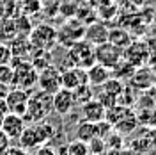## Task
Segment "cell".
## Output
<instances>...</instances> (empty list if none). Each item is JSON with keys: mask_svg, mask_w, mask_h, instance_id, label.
<instances>
[{"mask_svg": "<svg viewBox=\"0 0 156 155\" xmlns=\"http://www.w3.org/2000/svg\"><path fill=\"white\" fill-rule=\"evenodd\" d=\"M51 111H53V95L39 89L37 93H30L23 119L27 123H39V121L46 119Z\"/></svg>", "mask_w": 156, "mask_h": 155, "instance_id": "cell-1", "label": "cell"}, {"mask_svg": "<svg viewBox=\"0 0 156 155\" xmlns=\"http://www.w3.org/2000/svg\"><path fill=\"white\" fill-rule=\"evenodd\" d=\"M9 64L14 70V75H12V86L14 87L30 91L34 86H37V70L32 66L30 61L12 57Z\"/></svg>", "mask_w": 156, "mask_h": 155, "instance_id": "cell-2", "label": "cell"}, {"mask_svg": "<svg viewBox=\"0 0 156 155\" xmlns=\"http://www.w3.org/2000/svg\"><path fill=\"white\" fill-rule=\"evenodd\" d=\"M68 62L75 68H90L96 59H94V45H90L85 39H80L75 45H71L68 52Z\"/></svg>", "mask_w": 156, "mask_h": 155, "instance_id": "cell-3", "label": "cell"}, {"mask_svg": "<svg viewBox=\"0 0 156 155\" xmlns=\"http://www.w3.org/2000/svg\"><path fill=\"white\" fill-rule=\"evenodd\" d=\"M94 59H96L98 64L112 70L122 61V50L107 41V43H101V45L94 47Z\"/></svg>", "mask_w": 156, "mask_h": 155, "instance_id": "cell-4", "label": "cell"}, {"mask_svg": "<svg viewBox=\"0 0 156 155\" xmlns=\"http://www.w3.org/2000/svg\"><path fill=\"white\" fill-rule=\"evenodd\" d=\"M30 45L32 47H37L39 50H48L55 45L57 41V30L53 29L51 25H37L30 30Z\"/></svg>", "mask_w": 156, "mask_h": 155, "instance_id": "cell-5", "label": "cell"}, {"mask_svg": "<svg viewBox=\"0 0 156 155\" xmlns=\"http://www.w3.org/2000/svg\"><path fill=\"white\" fill-rule=\"evenodd\" d=\"M37 86L41 91H46L50 95L57 93L62 87L60 82V70H57L55 66H48V68L41 70L37 73Z\"/></svg>", "mask_w": 156, "mask_h": 155, "instance_id": "cell-6", "label": "cell"}, {"mask_svg": "<svg viewBox=\"0 0 156 155\" xmlns=\"http://www.w3.org/2000/svg\"><path fill=\"white\" fill-rule=\"evenodd\" d=\"M29 98H30V91L20 89V87H12V89H9V93H7V96H5L4 102H5V105L9 109V112L23 116L25 111H27Z\"/></svg>", "mask_w": 156, "mask_h": 155, "instance_id": "cell-7", "label": "cell"}, {"mask_svg": "<svg viewBox=\"0 0 156 155\" xmlns=\"http://www.w3.org/2000/svg\"><path fill=\"white\" fill-rule=\"evenodd\" d=\"M18 143L21 148H25V150H36L37 146H43L46 145L44 143V137L41 134V130H39L37 123H30L23 128V132H21V136L18 137Z\"/></svg>", "mask_w": 156, "mask_h": 155, "instance_id": "cell-8", "label": "cell"}, {"mask_svg": "<svg viewBox=\"0 0 156 155\" xmlns=\"http://www.w3.org/2000/svg\"><path fill=\"white\" fill-rule=\"evenodd\" d=\"M25 127H27V121L23 119V116L7 112L5 118L2 119V123H0V130L9 137V139H16L18 141V137L21 136V132H23Z\"/></svg>", "mask_w": 156, "mask_h": 155, "instance_id": "cell-9", "label": "cell"}, {"mask_svg": "<svg viewBox=\"0 0 156 155\" xmlns=\"http://www.w3.org/2000/svg\"><path fill=\"white\" fill-rule=\"evenodd\" d=\"M60 82L64 89H76L78 86H83L87 84V71L83 68H75V66H69L68 70H62L60 71Z\"/></svg>", "mask_w": 156, "mask_h": 155, "instance_id": "cell-10", "label": "cell"}, {"mask_svg": "<svg viewBox=\"0 0 156 155\" xmlns=\"http://www.w3.org/2000/svg\"><path fill=\"white\" fill-rule=\"evenodd\" d=\"M75 104V98H73V91L60 87L57 93H53V111L60 114V116H66L73 111Z\"/></svg>", "mask_w": 156, "mask_h": 155, "instance_id": "cell-11", "label": "cell"}, {"mask_svg": "<svg viewBox=\"0 0 156 155\" xmlns=\"http://www.w3.org/2000/svg\"><path fill=\"white\" fill-rule=\"evenodd\" d=\"M87 71V84L90 87H101L105 82H107L108 78H110V75H112V70L105 68V66H101V64H98V62H94L90 68L85 70Z\"/></svg>", "mask_w": 156, "mask_h": 155, "instance_id": "cell-12", "label": "cell"}, {"mask_svg": "<svg viewBox=\"0 0 156 155\" xmlns=\"http://www.w3.org/2000/svg\"><path fill=\"white\" fill-rule=\"evenodd\" d=\"M105 107L101 105L98 100H89L87 104L82 105V112H83V119L85 121H90V123H98V121H103L105 118Z\"/></svg>", "mask_w": 156, "mask_h": 155, "instance_id": "cell-13", "label": "cell"}, {"mask_svg": "<svg viewBox=\"0 0 156 155\" xmlns=\"http://www.w3.org/2000/svg\"><path fill=\"white\" fill-rule=\"evenodd\" d=\"M108 43H112L114 47L117 48L124 50L131 45V36L128 30H122V29H108Z\"/></svg>", "mask_w": 156, "mask_h": 155, "instance_id": "cell-14", "label": "cell"}, {"mask_svg": "<svg viewBox=\"0 0 156 155\" xmlns=\"http://www.w3.org/2000/svg\"><path fill=\"white\" fill-rule=\"evenodd\" d=\"M85 41H89L90 45H101V43H107L108 39V29L103 27V25H92L85 29V34H83Z\"/></svg>", "mask_w": 156, "mask_h": 155, "instance_id": "cell-15", "label": "cell"}, {"mask_svg": "<svg viewBox=\"0 0 156 155\" xmlns=\"http://www.w3.org/2000/svg\"><path fill=\"white\" fill-rule=\"evenodd\" d=\"M94 137H98V125L96 123H90V121H80L76 125V139L80 141H92Z\"/></svg>", "mask_w": 156, "mask_h": 155, "instance_id": "cell-16", "label": "cell"}, {"mask_svg": "<svg viewBox=\"0 0 156 155\" xmlns=\"http://www.w3.org/2000/svg\"><path fill=\"white\" fill-rule=\"evenodd\" d=\"M66 155H90L89 143L80 141V139H73L71 143L66 145Z\"/></svg>", "mask_w": 156, "mask_h": 155, "instance_id": "cell-17", "label": "cell"}, {"mask_svg": "<svg viewBox=\"0 0 156 155\" xmlns=\"http://www.w3.org/2000/svg\"><path fill=\"white\" fill-rule=\"evenodd\" d=\"M73 98H75V104H87L89 100H92V87L89 84H83V86H78L76 89H73Z\"/></svg>", "mask_w": 156, "mask_h": 155, "instance_id": "cell-18", "label": "cell"}, {"mask_svg": "<svg viewBox=\"0 0 156 155\" xmlns=\"http://www.w3.org/2000/svg\"><path fill=\"white\" fill-rule=\"evenodd\" d=\"M12 75H14V70L11 64H0V84H5V86H12Z\"/></svg>", "mask_w": 156, "mask_h": 155, "instance_id": "cell-19", "label": "cell"}, {"mask_svg": "<svg viewBox=\"0 0 156 155\" xmlns=\"http://www.w3.org/2000/svg\"><path fill=\"white\" fill-rule=\"evenodd\" d=\"M107 150V145H105V139L101 137H94L92 141H89V152L94 155H101Z\"/></svg>", "mask_w": 156, "mask_h": 155, "instance_id": "cell-20", "label": "cell"}, {"mask_svg": "<svg viewBox=\"0 0 156 155\" xmlns=\"http://www.w3.org/2000/svg\"><path fill=\"white\" fill-rule=\"evenodd\" d=\"M16 2L14 0H0V20H5L12 14Z\"/></svg>", "mask_w": 156, "mask_h": 155, "instance_id": "cell-21", "label": "cell"}, {"mask_svg": "<svg viewBox=\"0 0 156 155\" xmlns=\"http://www.w3.org/2000/svg\"><path fill=\"white\" fill-rule=\"evenodd\" d=\"M21 7H23V14H32L39 9V0H21Z\"/></svg>", "mask_w": 156, "mask_h": 155, "instance_id": "cell-22", "label": "cell"}, {"mask_svg": "<svg viewBox=\"0 0 156 155\" xmlns=\"http://www.w3.org/2000/svg\"><path fill=\"white\" fill-rule=\"evenodd\" d=\"M11 59H12V55H11L9 45L0 43V64H9Z\"/></svg>", "mask_w": 156, "mask_h": 155, "instance_id": "cell-23", "label": "cell"}, {"mask_svg": "<svg viewBox=\"0 0 156 155\" xmlns=\"http://www.w3.org/2000/svg\"><path fill=\"white\" fill-rule=\"evenodd\" d=\"M9 146H11V139L0 130V153H5L9 150Z\"/></svg>", "mask_w": 156, "mask_h": 155, "instance_id": "cell-24", "label": "cell"}, {"mask_svg": "<svg viewBox=\"0 0 156 155\" xmlns=\"http://www.w3.org/2000/svg\"><path fill=\"white\" fill-rule=\"evenodd\" d=\"M36 155H58V153H57L55 148H51V146H48V145H43V146H39L37 148Z\"/></svg>", "mask_w": 156, "mask_h": 155, "instance_id": "cell-25", "label": "cell"}, {"mask_svg": "<svg viewBox=\"0 0 156 155\" xmlns=\"http://www.w3.org/2000/svg\"><path fill=\"white\" fill-rule=\"evenodd\" d=\"M7 155H32L29 150H25V148H21V146H9V150H7Z\"/></svg>", "mask_w": 156, "mask_h": 155, "instance_id": "cell-26", "label": "cell"}, {"mask_svg": "<svg viewBox=\"0 0 156 155\" xmlns=\"http://www.w3.org/2000/svg\"><path fill=\"white\" fill-rule=\"evenodd\" d=\"M9 86H5V84H0V102H4L5 96H7V93H9Z\"/></svg>", "mask_w": 156, "mask_h": 155, "instance_id": "cell-27", "label": "cell"}]
</instances>
